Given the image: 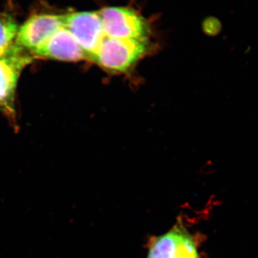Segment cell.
Segmentation results:
<instances>
[{
	"mask_svg": "<svg viewBox=\"0 0 258 258\" xmlns=\"http://www.w3.org/2000/svg\"><path fill=\"white\" fill-rule=\"evenodd\" d=\"M63 27V15H33L18 29L16 45L33 52Z\"/></svg>",
	"mask_w": 258,
	"mask_h": 258,
	"instance_id": "5",
	"label": "cell"
},
{
	"mask_svg": "<svg viewBox=\"0 0 258 258\" xmlns=\"http://www.w3.org/2000/svg\"><path fill=\"white\" fill-rule=\"evenodd\" d=\"M98 13L106 36L148 41L149 27L137 12L127 8L110 7Z\"/></svg>",
	"mask_w": 258,
	"mask_h": 258,
	"instance_id": "3",
	"label": "cell"
},
{
	"mask_svg": "<svg viewBox=\"0 0 258 258\" xmlns=\"http://www.w3.org/2000/svg\"><path fill=\"white\" fill-rule=\"evenodd\" d=\"M63 23L64 28L82 48L86 59L93 62L106 36L98 12H80L63 15Z\"/></svg>",
	"mask_w": 258,
	"mask_h": 258,
	"instance_id": "4",
	"label": "cell"
},
{
	"mask_svg": "<svg viewBox=\"0 0 258 258\" xmlns=\"http://www.w3.org/2000/svg\"><path fill=\"white\" fill-rule=\"evenodd\" d=\"M148 42L105 36L93 62L112 74H124L145 55Z\"/></svg>",
	"mask_w": 258,
	"mask_h": 258,
	"instance_id": "1",
	"label": "cell"
},
{
	"mask_svg": "<svg viewBox=\"0 0 258 258\" xmlns=\"http://www.w3.org/2000/svg\"><path fill=\"white\" fill-rule=\"evenodd\" d=\"M31 57L22 52L21 47L13 45L0 53V104H7L14 96L19 76Z\"/></svg>",
	"mask_w": 258,
	"mask_h": 258,
	"instance_id": "6",
	"label": "cell"
},
{
	"mask_svg": "<svg viewBox=\"0 0 258 258\" xmlns=\"http://www.w3.org/2000/svg\"><path fill=\"white\" fill-rule=\"evenodd\" d=\"M147 258H201L198 240L179 219L166 233L149 242Z\"/></svg>",
	"mask_w": 258,
	"mask_h": 258,
	"instance_id": "2",
	"label": "cell"
},
{
	"mask_svg": "<svg viewBox=\"0 0 258 258\" xmlns=\"http://www.w3.org/2000/svg\"><path fill=\"white\" fill-rule=\"evenodd\" d=\"M18 26L11 17L0 14V53L13 46L16 39Z\"/></svg>",
	"mask_w": 258,
	"mask_h": 258,
	"instance_id": "8",
	"label": "cell"
},
{
	"mask_svg": "<svg viewBox=\"0 0 258 258\" xmlns=\"http://www.w3.org/2000/svg\"><path fill=\"white\" fill-rule=\"evenodd\" d=\"M32 52L39 57L69 62L86 59L82 48L64 27L57 30L42 46Z\"/></svg>",
	"mask_w": 258,
	"mask_h": 258,
	"instance_id": "7",
	"label": "cell"
}]
</instances>
